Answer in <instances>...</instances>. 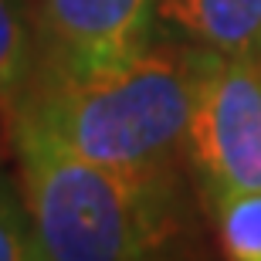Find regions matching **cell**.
I'll return each instance as SVG.
<instances>
[{
    "label": "cell",
    "mask_w": 261,
    "mask_h": 261,
    "mask_svg": "<svg viewBox=\"0 0 261 261\" xmlns=\"http://www.w3.org/2000/svg\"><path fill=\"white\" fill-rule=\"evenodd\" d=\"M221 251L234 261H261V190H241L203 203Z\"/></svg>",
    "instance_id": "52a82bcc"
},
{
    "label": "cell",
    "mask_w": 261,
    "mask_h": 261,
    "mask_svg": "<svg viewBox=\"0 0 261 261\" xmlns=\"http://www.w3.org/2000/svg\"><path fill=\"white\" fill-rule=\"evenodd\" d=\"M0 261H38L24 200L20 194L14 197L4 184H0Z\"/></svg>",
    "instance_id": "ba28073f"
},
{
    "label": "cell",
    "mask_w": 261,
    "mask_h": 261,
    "mask_svg": "<svg viewBox=\"0 0 261 261\" xmlns=\"http://www.w3.org/2000/svg\"><path fill=\"white\" fill-rule=\"evenodd\" d=\"M14 156L38 261L163 258L190 238L180 166H106L34 139H17Z\"/></svg>",
    "instance_id": "7a4b0ae2"
},
{
    "label": "cell",
    "mask_w": 261,
    "mask_h": 261,
    "mask_svg": "<svg viewBox=\"0 0 261 261\" xmlns=\"http://www.w3.org/2000/svg\"><path fill=\"white\" fill-rule=\"evenodd\" d=\"M207 48L160 41L119 65L58 75L34 71L14 119L17 139L126 170L187 163V129Z\"/></svg>",
    "instance_id": "6da1fadb"
},
{
    "label": "cell",
    "mask_w": 261,
    "mask_h": 261,
    "mask_svg": "<svg viewBox=\"0 0 261 261\" xmlns=\"http://www.w3.org/2000/svg\"><path fill=\"white\" fill-rule=\"evenodd\" d=\"M34 68H38V38L31 10L20 0H0V122L7 139L14 136V119L28 95Z\"/></svg>",
    "instance_id": "8992f818"
},
{
    "label": "cell",
    "mask_w": 261,
    "mask_h": 261,
    "mask_svg": "<svg viewBox=\"0 0 261 261\" xmlns=\"http://www.w3.org/2000/svg\"><path fill=\"white\" fill-rule=\"evenodd\" d=\"M187 163L203 203L261 190V58L207 51L187 129Z\"/></svg>",
    "instance_id": "3957f363"
},
{
    "label": "cell",
    "mask_w": 261,
    "mask_h": 261,
    "mask_svg": "<svg viewBox=\"0 0 261 261\" xmlns=\"http://www.w3.org/2000/svg\"><path fill=\"white\" fill-rule=\"evenodd\" d=\"M38 68L85 75L133 58L153 41L156 0H28Z\"/></svg>",
    "instance_id": "277c9868"
},
{
    "label": "cell",
    "mask_w": 261,
    "mask_h": 261,
    "mask_svg": "<svg viewBox=\"0 0 261 261\" xmlns=\"http://www.w3.org/2000/svg\"><path fill=\"white\" fill-rule=\"evenodd\" d=\"M156 20L207 51L261 58V0H156Z\"/></svg>",
    "instance_id": "5b68a950"
},
{
    "label": "cell",
    "mask_w": 261,
    "mask_h": 261,
    "mask_svg": "<svg viewBox=\"0 0 261 261\" xmlns=\"http://www.w3.org/2000/svg\"><path fill=\"white\" fill-rule=\"evenodd\" d=\"M7 153H14V146H10L7 133H4V122H0V163H4V156H7Z\"/></svg>",
    "instance_id": "9c48e42d"
}]
</instances>
